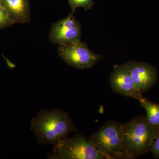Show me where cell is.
I'll list each match as a JSON object with an SVG mask.
<instances>
[{
    "instance_id": "obj_10",
    "label": "cell",
    "mask_w": 159,
    "mask_h": 159,
    "mask_svg": "<svg viewBox=\"0 0 159 159\" xmlns=\"http://www.w3.org/2000/svg\"><path fill=\"white\" fill-rule=\"evenodd\" d=\"M140 105L146 112L145 117L150 125L159 128V104L142 97L139 99Z\"/></svg>"
},
{
    "instance_id": "obj_5",
    "label": "cell",
    "mask_w": 159,
    "mask_h": 159,
    "mask_svg": "<svg viewBox=\"0 0 159 159\" xmlns=\"http://www.w3.org/2000/svg\"><path fill=\"white\" fill-rule=\"evenodd\" d=\"M57 53L69 66L79 70L92 68L102 57L91 51L80 40L59 44Z\"/></svg>"
},
{
    "instance_id": "obj_2",
    "label": "cell",
    "mask_w": 159,
    "mask_h": 159,
    "mask_svg": "<svg viewBox=\"0 0 159 159\" xmlns=\"http://www.w3.org/2000/svg\"><path fill=\"white\" fill-rule=\"evenodd\" d=\"M122 125L125 159L136 158L148 152L159 134V128L150 125L142 116Z\"/></svg>"
},
{
    "instance_id": "obj_11",
    "label": "cell",
    "mask_w": 159,
    "mask_h": 159,
    "mask_svg": "<svg viewBox=\"0 0 159 159\" xmlns=\"http://www.w3.org/2000/svg\"><path fill=\"white\" fill-rule=\"evenodd\" d=\"M68 1L73 13L79 7H83L85 11H87L92 9L94 5L93 0H68Z\"/></svg>"
},
{
    "instance_id": "obj_4",
    "label": "cell",
    "mask_w": 159,
    "mask_h": 159,
    "mask_svg": "<svg viewBox=\"0 0 159 159\" xmlns=\"http://www.w3.org/2000/svg\"><path fill=\"white\" fill-rule=\"evenodd\" d=\"M52 158L61 159H104L93 143L82 134L61 140L54 145Z\"/></svg>"
},
{
    "instance_id": "obj_6",
    "label": "cell",
    "mask_w": 159,
    "mask_h": 159,
    "mask_svg": "<svg viewBox=\"0 0 159 159\" xmlns=\"http://www.w3.org/2000/svg\"><path fill=\"white\" fill-rule=\"evenodd\" d=\"M73 13L52 24L49 34L51 43L61 44L80 41L81 25L74 18Z\"/></svg>"
},
{
    "instance_id": "obj_12",
    "label": "cell",
    "mask_w": 159,
    "mask_h": 159,
    "mask_svg": "<svg viewBox=\"0 0 159 159\" xmlns=\"http://www.w3.org/2000/svg\"><path fill=\"white\" fill-rule=\"evenodd\" d=\"M14 24L9 13L0 3V29L9 27Z\"/></svg>"
},
{
    "instance_id": "obj_8",
    "label": "cell",
    "mask_w": 159,
    "mask_h": 159,
    "mask_svg": "<svg viewBox=\"0 0 159 159\" xmlns=\"http://www.w3.org/2000/svg\"><path fill=\"white\" fill-rule=\"evenodd\" d=\"M130 72L136 88L140 93H145L156 83L157 71L148 63L129 61L125 64Z\"/></svg>"
},
{
    "instance_id": "obj_13",
    "label": "cell",
    "mask_w": 159,
    "mask_h": 159,
    "mask_svg": "<svg viewBox=\"0 0 159 159\" xmlns=\"http://www.w3.org/2000/svg\"><path fill=\"white\" fill-rule=\"evenodd\" d=\"M149 151L152 153L155 157L159 158V134L154 140Z\"/></svg>"
},
{
    "instance_id": "obj_7",
    "label": "cell",
    "mask_w": 159,
    "mask_h": 159,
    "mask_svg": "<svg viewBox=\"0 0 159 159\" xmlns=\"http://www.w3.org/2000/svg\"><path fill=\"white\" fill-rule=\"evenodd\" d=\"M110 84L113 91L125 97L138 100L142 97L136 88L133 80L125 64L116 66L111 74Z\"/></svg>"
},
{
    "instance_id": "obj_9",
    "label": "cell",
    "mask_w": 159,
    "mask_h": 159,
    "mask_svg": "<svg viewBox=\"0 0 159 159\" xmlns=\"http://www.w3.org/2000/svg\"><path fill=\"white\" fill-rule=\"evenodd\" d=\"M14 23L27 24L30 20V0H0Z\"/></svg>"
},
{
    "instance_id": "obj_3",
    "label": "cell",
    "mask_w": 159,
    "mask_h": 159,
    "mask_svg": "<svg viewBox=\"0 0 159 159\" xmlns=\"http://www.w3.org/2000/svg\"><path fill=\"white\" fill-rule=\"evenodd\" d=\"M89 140L106 159H125L122 125L119 122L114 121L106 122Z\"/></svg>"
},
{
    "instance_id": "obj_1",
    "label": "cell",
    "mask_w": 159,
    "mask_h": 159,
    "mask_svg": "<svg viewBox=\"0 0 159 159\" xmlns=\"http://www.w3.org/2000/svg\"><path fill=\"white\" fill-rule=\"evenodd\" d=\"M31 126L38 142L42 145L54 146L77 130L69 115L60 109L42 110L31 120Z\"/></svg>"
}]
</instances>
